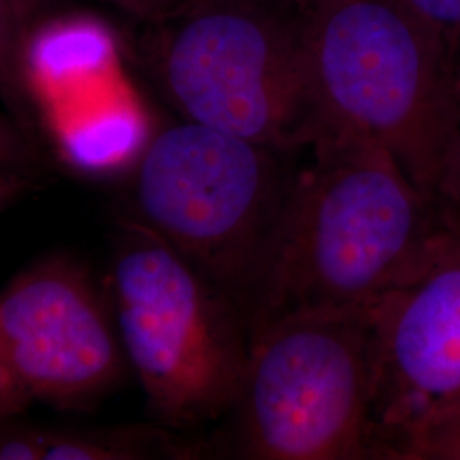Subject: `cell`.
<instances>
[{
  "mask_svg": "<svg viewBox=\"0 0 460 460\" xmlns=\"http://www.w3.org/2000/svg\"><path fill=\"white\" fill-rule=\"evenodd\" d=\"M447 224L377 144L324 133L305 148L271 234L246 323L251 338L292 314L368 307L421 263Z\"/></svg>",
  "mask_w": 460,
  "mask_h": 460,
  "instance_id": "obj_1",
  "label": "cell"
},
{
  "mask_svg": "<svg viewBox=\"0 0 460 460\" xmlns=\"http://www.w3.org/2000/svg\"><path fill=\"white\" fill-rule=\"evenodd\" d=\"M305 7L296 0H174L147 22L140 60L180 119L302 150L324 133Z\"/></svg>",
  "mask_w": 460,
  "mask_h": 460,
  "instance_id": "obj_2",
  "label": "cell"
},
{
  "mask_svg": "<svg viewBox=\"0 0 460 460\" xmlns=\"http://www.w3.org/2000/svg\"><path fill=\"white\" fill-rule=\"evenodd\" d=\"M305 33L324 133L385 148L435 197L456 104L442 36L402 0H311Z\"/></svg>",
  "mask_w": 460,
  "mask_h": 460,
  "instance_id": "obj_3",
  "label": "cell"
},
{
  "mask_svg": "<svg viewBox=\"0 0 460 460\" xmlns=\"http://www.w3.org/2000/svg\"><path fill=\"white\" fill-rule=\"evenodd\" d=\"M372 305L292 314L251 338L224 444L247 460H380Z\"/></svg>",
  "mask_w": 460,
  "mask_h": 460,
  "instance_id": "obj_4",
  "label": "cell"
},
{
  "mask_svg": "<svg viewBox=\"0 0 460 460\" xmlns=\"http://www.w3.org/2000/svg\"><path fill=\"white\" fill-rule=\"evenodd\" d=\"M108 296L154 416L171 429L227 418L251 349L239 305L132 217L118 226Z\"/></svg>",
  "mask_w": 460,
  "mask_h": 460,
  "instance_id": "obj_5",
  "label": "cell"
},
{
  "mask_svg": "<svg viewBox=\"0 0 460 460\" xmlns=\"http://www.w3.org/2000/svg\"><path fill=\"white\" fill-rule=\"evenodd\" d=\"M302 150L180 119L148 137L132 165V218L246 307Z\"/></svg>",
  "mask_w": 460,
  "mask_h": 460,
  "instance_id": "obj_6",
  "label": "cell"
},
{
  "mask_svg": "<svg viewBox=\"0 0 460 460\" xmlns=\"http://www.w3.org/2000/svg\"><path fill=\"white\" fill-rule=\"evenodd\" d=\"M128 368L110 296L81 264L43 260L0 296V420L33 404L91 408Z\"/></svg>",
  "mask_w": 460,
  "mask_h": 460,
  "instance_id": "obj_7",
  "label": "cell"
},
{
  "mask_svg": "<svg viewBox=\"0 0 460 460\" xmlns=\"http://www.w3.org/2000/svg\"><path fill=\"white\" fill-rule=\"evenodd\" d=\"M380 460L395 437L460 402V226L447 224L421 263L372 304Z\"/></svg>",
  "mask_w": 460,
  "mask_h": 460,
  "instance_id": "obj_8",
  "label": "cell"
},
{
  "mask_svg": "<svg viewBox=\"0 0 460 460\" xmlns=\"http://www.w3.org/2000/svg\"><path fill=\"white\" fill-rule=\"evenodd\" d=\"M159 429H47L43 460H133L195 454Z\"/></svg>",
  "mask_w": 460,
  "mask_h": 460,
  "instance_id": "obj_9",
  "label": "cell"
},
{
  "mask_svg": "<svg viewBox=\"0 0 460 460\" xmlns=\"http://www.w3.org/2000/svg\"><path fill=\"white\" fill-rule=\"evenodd\" d=\"M387 460H460V402L402 429L389 447Z\"/></svg>",
  "mask_w": 460,
  "mask_h": 460,
  "instance_id": "obj_10",
  "label": "cell"
},
{
  "mask_svg": "<svg viewBox=\"0 0 460 460\" xmlns=\"http://www.w3.org/2000/svg\"><path fill=\"white\" fill-rule=\"evenodd\" d=\"M445 215L460 226V51L456 55V104L444 165L435 190Z\"/></svg>",
  "mask_w": 460,
  "mask_h": 460,
  "instance_id": "obj_11",
  "label": "cell"
},
{
  "mask_svg": "<svg viewBox=\"0 0 460 460\" xmlns=\"http://www.w3.org/2000/svg\"><path fill=\"white\" fill-rule=\"evenodd\" d=\"M24 30L9 5L0 0V91L16 93L19 81V58Z\"/></svg>",
  "mask_w": 460,
  "mask_h": 460,
  "instance_id": "obj_12",
  "label": "cell"
},
{
  "mask_svg": "<svg viewBox=\"0 0 460 460\" xmlns=\"http://www.w3.org/2000/svg\"><path fill=\"white\" fill-rule=\"evenodd\" d=\"M442 36L447 47L460 51V0H402Z\"/></svg>",
  "mask_w": 460,
  "mask_h": 460,
  "instance_id": "obj_13",
  "label": "cell"
},
{
  "mask_svg": "<svg viewBox=\"0 0 460 460\" xmlns=\"http://www.w3.org/2000/svg\"><path fill=\"white\" fill-rule=\"evenodd\" d=\"M0 420V460H43L45 429Z\"/></svg>",
  "mask_w": 460,
  "mask_h": 460,
  "instance_id": "obj_14",
  "label": "cell"
},
{
  "mask_svg": "<svg viewBox=\"0 0 460 460\" xmlns=\"http://www.w3.org/2000/svg\"><path fill=\"white\" fill-rule=\"evenodd\" d=\"M33 159V148L26 137L0 115V172L24 174Z\"/></svg>",
  "mask_w": 460,
  "mask_h": 460,
  "instance_id": "obj_15",
  "label": "cell"
},
{
  "mask_svg": "<svg viewBox=\"0 0 460 460\" xmlns=\"http://www.w3.org/2000/svg\"><path fill=\"white\" fill-rule=\"evenodd\" d=\"M116 9L127 13L128 16L138 19L142 24L150 19L163 14L165 9L172 5L174 0H101Z\"/></svg>",
  "mask_w": 460,
  "mask_h": 460,
  "instance_id": "obj_16",
  "label": "cell"
},
{
  "mask_svg": "<svg viewBox=\"0 0 460 460\" xmlns=\"http://www.w3.org/2000/svg\"><path fill=\"white\" fill-rule=\"evenodd\" d=\"M30 188L26 174L0 172V212L9 208Z\"/></svg>",
  "mask_w": 460,
  "mask_h": 460,
  "instance_id": "obj_17",
  "label": "cell"
},
{
  "mask_svg": "<svg viewBox=\"0 0 460 460\" xmlns=\"http://www.w3.org/2000/svg\"><path fill=\"white\" fill-rule=\"evenodd\" d=\"M13 14L16 16L24 33L33 26L34 22L43 17L49 0H4Z\"/></svg>",
  "mask_w": 460,
  "mask_h": 460,
  "instance_id": "obj_18",
  "label": "cell"
},
{
  "mask_svg": "<svg viewBox=\"0 0 460 460\" xmlns=\"http://www.w3.org/2000/svg\"><path fill=\"white\" fill-rule=\"evenodd\" d=\"M300 2H302V4H305V5H307V4H309V2H311V0H300Z\"/></svg>",
  "mask_w": 460,
  "mask_h": 460,
  "instance_id": "obj_19",
  "label": "cell"
},
{
  "mask_svg": "<svg viewBox=\"0 0 460 460\" xmlns=\"http://www.w3.org/2000/svg\"><path fill=\"white\" fill-rule=\"evenodd\" d=\"M296 2H300V0H296ZM300 4H302V2H300ZM304 5H305V4H304Z\"/></svg>",
  "mask_w": 460,
  "mask_h": 460,
  "instance_id": "obj_20",
  "label": "cell"
}]
</instances>
